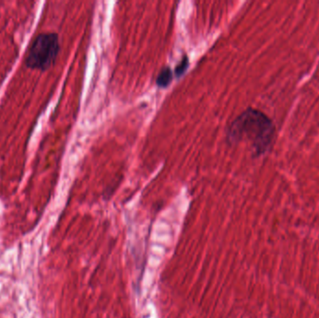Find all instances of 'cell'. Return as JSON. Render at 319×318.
<instances>
[{
    "label": "cell",
    "instance_id": "6da1fadb",
    "mask_svg": "<svg viewBox=\"0 0 319 318\" xmlns=\"http://www.w3.org/2000/svg\"><path fill=\"white\" fill-rule=\"evenodd\" d=\"M272 124L261 112L249 109L238 117L230 127L232 139L246 137L250 140L257 152H263L272 137Z\"/></svg>",
    "mask_w": 319,
    "mask_h": 318
},
{
    "label": "cell",
    "instance_id": "7a4b0ae2",
    "mask_svg": "<svg viewBox=\"0 0 319 318\" xmlns=\"http://www.w3.org/2000/svg\"><path fill=\"white\" fill-rule=\"evenodd\" d=\"M59 49V39L56 34H40L29 48L26 65L33 69H48L56 60Z\"/></svg>",
    "mask_w": 319,
    "mask_h": 318
},
{
    "label": "cell",
    "instance_id": "3957f363",
    "mask_svg": "<svg viewBox=\"0 0 319 318\" xmlns=\"http://www.w3.org/2000/svg\"><path fill=\"white\" fill-rule=\"evenodd\" d=\"M173 79V72L169 67H164L158 75L156 82L160 87H167Z\"/></svg>",
    "mask_w": 319,
    "mask_h": 318
},
{
    "label": "cell",
    "instance_id": "277c9868",
    "mask_svg": "<svg viewBox=\"0 0 319 318\" xmlns=\"http://www.w3.org/2000/svg\"><path fill=\"white\" fill-rule=\"evenodd\" d=\"M188 66H189V61H188L187 57L185 56L184 59H183V60L180 62L179 65L177 66V68H176V75H177V76L182 75V74L185 72V70L187 69Z\"/></svg>",
    "mask_w": 319,
    "mask_h": 318
}]
</instances>
